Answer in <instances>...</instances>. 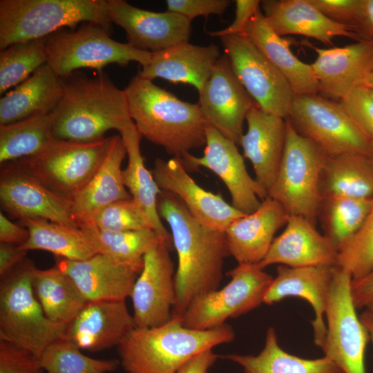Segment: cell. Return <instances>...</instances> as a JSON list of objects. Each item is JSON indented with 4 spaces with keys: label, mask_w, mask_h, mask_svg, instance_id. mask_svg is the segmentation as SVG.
Instances as JSON below:
<instances>
[{
    "label": "cell",
    "mask_w": 373,
    "mask_h": 373,
    "mask_svg": "<svg viewBox=\"0 0 373 373\" xmlns=\"http://www.w3.org/2000/svg\"><path fill=\"white\" fill-rule=\"evenodd\" d=\"M91 224L109 232L153 230L149 216L132 198L108 205L97 214Z\"/></svg>",
    "instance_id": "cell-43"
},
{
    "label": "cell",
    "mask_w": 373,
    "mask_h": 373,
    "mask_svg": "<svg viewBox=\"0 0 373 373\" xmlns=\"http://www.w3.org/2000/svg\"><path fill=\"white\" fill-rule=\"evenodd\" d=\"M231 279L222 288L196 298L181 318L189 328L207 330L223 326L263 303L274 278L258 264H238L227 273Z\"/></svg>",
    "instance_id": "cell-9"
},
{
    "label": "cell",
    "mask_w": 373,
    "mask_h": 373,
    "mask_svg": "<svg viewBox=\"0 0 373 373\" xmlns=\"http://www.w3.org/2000/svg\"><path fill=\"white\" fill-rule=\"evenodd\" d=\"M339 102L358 130L373 142V96L370 90L357 88Z\"/></svg>",
    "instance_id": "cell-44"
},
{
    "label": "cell",
    "mask_w": 373,
    "mask_h": 373,
    "mask_svg": "<svg viewBox=\"0 0 373 373\" xmlns=\"http://www.w3.org/2000/svg\"><path fill=\"white\" fill-rule=\"evenodd\" d=\"M55 265L70 277L88 302L125 300L140 274L102 254L83 260L55 257Z\"/></svg>",
    "instance_id": "cell-24"
},
{
    "label": "cell",
    "mask_w": 373,
    "mask_h": 373,
    "mask_svg": "<svg viewBox=\"0 0 373 373\" xmlns=\"http://www.w3.org/2000/svg\"><path fill=\"white\" fill-rule=\"evenodd\" d=\"M368 155L372 159V160L373 161V142H370L369 155Z\"/></svg>",
    "instance_id": "cell-57"
},
{
    "label": "cell",
    "mask_w": 373,
    "mask_h": 373,
    "mask_svg": "<svg viewBox=\"0 0 373 373\" xmlns=\"http://www.w3.org/2000/svg\"><path fill=\"white\" fill-rule=\"evenodd\" d=\"M151 173L162 191L176 195L193 217L208 228L224 232L233 220L245 215L219 193L208 191L195 183L178 158H157Z\"/></svg>",
    "instance_id": "cell-19"
},
{
    "label": "cell",
    "mask_w": 373,
    "mask_h": 373,
    "mask_svg": "<svg viewBox=\"0 0 373 373\" xmlns=\"http://www.w3.org/2000/svg\"><path fill=\"white\" fill-rule=\"evenodd\" d=\"M260 2L258 0L235 1L236 12L233 22L224 29L208 32V34L219 38L227 35L245 36L250 19L260 8Z\"/></svg>",
    "instance_id": "cell-48"
},
{
    "label": "cell",
    "mask_w": 373,
    "mask_h": 373,
    "mask_svg": "<svg viewBox=\"0 0 373 373\" xmlns=\"http://www.w3.org/2000/svg\"><path fill=\"white\" fill-rule=\"evenodd\" d=\"M350 274L336 266L325 317L327 333L321 350L343 373H366L365 356L370 334L356 314Z\"/></svg>",
    "instance_id": "cell-12"
},
{
    "label": "cell",
    "mask_w": 373,
    "mask_h": 373,
    "mask_svg": "<svg viewBox=\"0 0 373 373\" xmlns=\"http://www.w3.org/2000/svg\"><path fill=\"white\" fill-rule=\"evenodd\" d=\"M220 39L234 74L258 106L287 118L295 95L283 75L246 36Z\"/></svg>",
    "instance_id": "cell-13"
},
{
    "label": "cell",
    "mask_w": 373,
    "mask_h": 373,
    "mask_svg": "<svg viewBox=\"0 0 373 373\" xmlns=\"http://www.w3.org/2000/svg\"><path fill=\"white\" fill-rule=\"evenodd\" d=\"M93 239L98 254L141 272L145 254L163 240L153 230L109 232L92 224L81 227Z\"/></svg>",
    "instance_id": "cell-38"
},
{
    "label": "cell",
    "mask_w": 373,
    "mask_h": 373,
    "mask_svg": "<svg viewBox=\"0 0 373 373\" xmlns=\"http://www.w3.org/2000/svg\"><path fill=\"white\" fill-rule=\"evenodd\" d=\"M45 38L12 44L0 53V93L20 84L46 64Z\"/></svg>",
    "instance_id": "cell-41"
},
{
    "label": "cell",
    "mask_w": 373,
    "mask_h": 373,
    "mask_svg": "<svg viewBox=\"0 0 373 373\" xmlns=\"http://www.w3.org/2000/svg\"><path fill=\"white\" fill-rule=\"evenodd\" d=\"M221 56L217 45L197 46L185 41L153 52L150 62L137 75L151 81L159 77L187 84L200 93Z\"/></svg>",
    "instance_id": "cell-28"
},
{
    "label": "cell",
    "mask_w": 373,
    "mask_h": 373,
    "mask_svg": "<svg viewBox=\"0 0 373 373\" xmlns=\"http://www.w3.org/2000/svg\"><path fill=\"white\" fill-rule=\"evenodd\" d=\"M362 0H309L310 3L330 20L354 30Z\"/></svg>",
    "instance_id": "cell-47"
},
{
    "label": "cell",
    "mask_w": 373,
    "mask_h": 373,
    "mask_svg": "<svg viewBox=\"0 0 373 373\" xmlns=\"http://www.w3.org/2000/svg\"><path fill=\"white\" fill-rule=\"evenodd\" d=\"M56 138L50 114L0 125V163L36 155Z\"/></svg>",
    "instance_id": "cell-37"
},
{
    "label": "cell",
    "mask_w": 373,
    "mask_h": 373,
    "mask_svg": "<svg viewBox=\"0 0 373 373\" xmlns=\"http://www.w3.org/2000/svg\"><path fill=\"white\" fill-rule=\"evenodd\" d=\"M198 93V104L207 122L240 144L247 115L257 104L234 74L225 55Z\"/></svg>",
    "instance_id": "cell-17"
},
{
    "label": "cell",
    "mask_w": 373,
    "mask_h": 373,
    "mask_svg": "<svg viewBox=\"0 0 373 373\" xmlns=\"http://www.w3.org/2000/svg\"><path fill=\"white\" fill-rule=\"evenodd\" d=\"M39 358L46 373H108L116 370L120 364L116 359L88 356L64 338L48 345Z\"/></svg>",
    "instance_id": "cell-40"
},
{
    "label": "cell",
    "mask_w": 373,
    "mask_h": 373,
    "mask_svg": "<svg viewBox=\"0 0 373 373\" xmlns=\"http://www.w3.org/2000/svg\"><path fill=\"white\" fill-rule=\"evenodd\" d=\"M95 23L110 30L105 0H1L0 49Z\"/></svg>",
    "instance_id": "cell-5"
},
{
    "label": "cell",
    "mask_w": 373,
    "mask_h": 373,
    "mask_svg": "<svg viewBox=\"0 0 373 373\" xmlns=\"http://www.w3.org/2000/svg\"><path fill=\"white\" fill-rule=\"evenodd\" d=\"M180 160L186 171L203 167L218 175L229 192L231 205L244 214L256 211L268 196L249 174L236 144L209 124L203 155L196 157L188 153Z\"/></svg>",
    "instance_id": "cell-15"
},
{
    "label": "cell",
    "mask_w": 373,
    "mask_h": 373,
    "mask_svg": "<svg viewBox=\"0 0 373 373\" xmlns=\"http://www.w3.org/2000/svg\"><path fill=\"white\" fill-rule=\"evenodd\" d=\"M285 121V149L268 196L289 216H302L315 223L322 202L321 178L327 156L297 132L288 117Z\"/></svg>",
    "instance_id": "cell-7"
},
{
    "label": "cell",
    "mask_w": 373,
    "mask_h": 373,
    "mask_svg": "<svg viewBox=\"0 0 373 373\" xmlns=\"http://www.w3.org/2000/svg\"><path fill=\"white\" fill-rule=\"evenodd\" d=\"M111 136L79 142L56 139L39 154L18 160L45 186L72 202L100 166Z\"/></svg>",
    "instance_id": "cell-10"
},
{
    "label": "cell",
    "mask_w": 373,
    "mask_h": 373,
    "mask_svg": "<svg viewBox=\"0 0 373 373\" xmlns=\"http://www.w3.org/2000/svg\"><path fill=\"white\" fill-rule=\"evenodd\" d=\"M168 11L178 13L190 21L194 18L211 15L221 16L229 7V0H167Z\"/></svg>",
    "instance_id": "cell-46"
},
{
    "label": "cell",
    "mask_w": 373,
    "mask_h": 373,
    "mask_svg": "<svg viewBox=\"0 0 373 373\" xmlns=\"http://www.w3.org/2000/svg\"><path fill=\"white\" fill-rule=\"evenodd\" d=\"M368 89H369V88H368ZM369 90H370V91L372 95L373 96V90H370V89H369Z\"/></svg>",
    "instance_id": "cell-58"
},
{
    "label": "cell",
    "mask_w": 373,
    "mask_h": 373,
    "mask_svg": "<svg viewBox=\"0 0 373 373\" xmlns=\"http://www.w3.org/2000/svg\"><path fill=\"white\" fill-rule=\"evenodd\" d=\"M336 266L349 272L352 280L363 278L373 269V198L362 226L338 251Z\"/></svg>",
    "instance_id": "cell-42"
},
{
    "label": "cell",
    "mask_w": 373,
    "mask_h": 373,
    "mask_svg": "<svg viewBox=\"0 0 373 373\" xmlns=\"http://www.w3.org/2000/svg\"><path fill=\"white\" fill-rule=\"evenodd\" d=\"M364 87L373 90V68L365 82Z\"/></svg>",
    "instance_id": "cell-55"
},
{
    "label": "cell",
    "mask_w": 373,
    "mask_h": 373,
    "mask_svg": "<svg viewBox=\"0 0 373 373\" xmlns=\"http://www.w3.org/2000/svg\"><path fill=\"white\" fill-rule=\"evenodd\" d=\"M372 199H322L319 213H322L324 235L338 251L351 240L362 226L370 209Z\"/></svg>",
    "instance_id": "cell-39"
},
{
    "label": "cell",
    "mask_w": 373,
    "mask_h": 373,
    "mask_svg": "<svg viewBox=\"0 0 373 373\" xmlns=\"http://www.w3.org/2000/svg\"><path fill=\"white\" fill-rule=\"evenodd\" d=\"M289 214L267 196L258 208L233 220L224 231L230 256L238 264H258L265 257L277 231L285 226Z\"/></svg>",
    "instance_id": "cell-25"
},
{
    "label": "cell",
    "mask_w": 373,
    "mask_h": 373,
    "mask_svg": "<svg viewBox=\"0 0 373 373\" xmlns=\"http://www.w3.org/2000/svg\"><path fill=\"white\" fill-rule=\"evenodd\" d=\"M287 117L297 132L314 142L327 157L369 155L370 140L340 102L318 94L295 96Z\"/></svg>",
    "instance_id": "cell-11"
},
{
    "label": "cell",
    "mask_w": 373,
    "mask_h": 373,
    "mask_svg": "<svg viewBox=\"0 0 373 373\" xmlns=\"http://www.w3.org/2000/svg\"><path fill=\"white\" fill-rule=\"evenodd\" d=\"M119 133L128 157L127 166L122 170L124 184L129 191L132 198L149 216L155 232L172 250L173 245L171 232L163 224L157 208V198L162 190L156 183L151 171L144 165L140 151L142 136L134 122Z\"/></svg>",
    "instance_id": "cell-32"
},
{
    "label": "cell",
    "mask_w": 373,
    "mask_h": 373,
    "mask_svg": "<svg viewBox=\"0 0 373 373\" xmlns=\"http://www.w3.org/2000/svg\"><path fill=\"white\" fill-rule=\"evenodd\" d=\"M285 119L267 114L256 105L247 115V130L240 141L245 157L253 166L256 180L267 195L285 149Z\"/></svg>",
    "instance_id": "cell-26"
},
{
    "label": "cell",
    "mask_w": 373,
    "mask_h": 373,
    "mask_svg": "<svg viewBox=\"0 0 373 373\" xmlns=\"http://www.w3.org/2000/svg\"><path fill=\"white\" fill-rule=\"evenodd\" d=\"M221 357L238 364L244 373H343L325 356L307 359L285 352L273 327L267 329L265 345L258 354H229Z\"/></svg>",
    "instance_id": "cell-35"
},
{
    "label": "cell",
    "mask_w": 373,
    "mask_h": 373,
    "mask_svg": "<svg viewBox=\"0 0 373 373\" xmlns=\"http://www.w3.org/2000/svg\"><path fill=\"white\" fill-rule=\"evenodd\" d=\"M108 32L95 23L59 30L45 37L46 64L58 76L66 77L84 68L101 72L112 64L124 66L136 61L143 67L150 62L152 52L117 41Z\"/></svg>",
    "instance_id": "cell-8"
},
{
    "label": "cell",
    "mask_w": 373,
    "mask_h": 373,
    "mask_svg": "<svg viewBox=\"0 0 373 373\" xmlns=\"http://www.w3.org/2000/svg\"><path fill=\"white\" fill-rule=\"evenodd\" d=\"M322 199L373 198V161L364 154L327 157L321 178Z\"/></svg>",
    "instance_id": "cell-34"
},
{
    "label": "cell",
    "mask_w": 373,
    "mask_h": 373,
    "mask_svg": "<svg viewBox=\"0 0 373 373\" xmlns=\"http://www.w3.org/2000/svg\"><path fill=\"white\" fill-rule=\"evenodd\" d=\"M63 92V79L47 64L0 99V125L51 113Z\"/></svg>",
    "instance_id": "cell-31"
},
{
    "label": "cell",
    "mask_w": 373,
    "mask_h": 373,
    "mask_svg": "<svg viewBox=\"0 0 373 373\" xmlns=\"http://www.w3.org/2000/svg\"><path fill=\"white\" fill-rule=\"evenodd\" d=\"M28 251L20 246L0 242V277H3L10 271L26 258Z\"/></svg>",
    "instance_id": "cell-52"
},
{
    "label": "cell",
    "mask_w": 373,
    "mask_h": 373,
    "mask_svg": "<svg viewBox=\"0 0 373 373\" xmlns=\"http://www.w3.org/2000/svg\"><path fill=\"white\" fill-rule=\"evenodd\" d=\"M63 79V92L50 113L57 140L88 142L104 138L111 129L120 132L133 122L124 90L102 71L94 77L73 73Z\"/></svg>",
    "instance_id": "cell-3"
},
{
    "label": "cell",
    "mask_w": 373,
    "mask_h": 373,
    "mask_svg": "<svg viewBox=\"0 0 373 373\" xmlns=\"http://www.w3.org/2000/svg\"><path fill=\"white\" fill-rule=\"evenodd\" d=\"M359 41L373 43V0H362L360 13L354 27Z\"/></svg>",
    "instance_id": "cell-51"
},
{
    "label": "cell",
    "mask_w": 373,
    "mask_h": 373,
    "mask_svg": "<svg viewBox=\"0 0 373 373\" xmlns=\"http://www.w3.org/2000/svg\"><path fill=\"white\" fill-rule=\"evenodd\" d=\"M126 155L121 135L111 136L98 170L72 200V214L80 229L91 224L97 214L108 205L132 198L122 179V164Z\"/></svg>",
    "instance_id": "cell-29"
},
{
    "label": "cell",
    "mask_w": 373,
    "mask_h": 373,
    "mask_svg": "<svg viewBox=\"0 0 373 373\" xmlns=\"http://www.w3.org/2000/svg\"><path fill=\"white\" fill-rule=\"evenodd\" d=\"M260 8L266 21L278 35H301L333 46V39L344 37L359 41L350 26L325 17L309 0H263Z\"/></svg>",
    "instance_id": "cell-27"
},
{
    "label": "cell",
    "mask_w": 373,
    "mask_h": 373,
    "mask_svg": "<svg viewBox=\"0 0 373 373\" xmlns=\"http://www.w3.org/2000/svg\"><path fill=\"white\" fill-rule=\"evenodd\" d=\"M232 327L207 330L185 327L180 319L149 328L135 327L117 347L120 364L126 373H176L196 354L231 343Z\"/></svg>",
    "instance_id": "cell-4"
},
{
    "label": "cell",
    "mask_w": 373,
    "mask_h": 373,
    "mask_svg": "<svg viewBox=\"0 0 373 373\" xmlns=\"http://www.w3.org/2000/svg\"><path fill=\"white\" fill-rule=\"evenodd\" d=\"M218 357L213 350L203 351L184 363L176 373H209Z\"/></svg>",
    "instance_id": "cell-53"
},
{
    "label": "cell",
    "mask_w": 373,
    "mask_h": 373,
    "mask_svg": "<svg viewBox=\"0 0 373 373\" xmlns=\"http://www.w3.org/2000/svg\"><path fill=\"white\" fill-rule=\"evenodd\" d=\"M29 238L28 230L12 222L2 211L0 213V242L23 245Z\"/></svg>",
    "instance_id": "cell-50"
},
{
    "label": "cell",
    "mask_w": 373,
    "mask_h": 373,
    "mask_svg": "<svg viewBox=\"0 0 373 373\" xmlns=\"http://www.w3.org/2000/svg\"><path fill=\"white\" fill-rule=\"evenodd\" d=\"M36 265L26 258L0 281V340L39 357L51 343L65 338L67 325L51 321L36 298L32 284Z\"/></svg>",
    "instance_id": "cell-6"
},
{
    "label": "cell",
    "mask_w": 373,
    "mask_h": 373,
    "mask_svg": "<svg viewBox=\"0 0 373 373\" xmlns=\"http://www.w3.org/2000/svg\"><path fill=\"white\" fill-rule=\"evenodd\" d=\"M350 289L355 307L365 308L373 300V269L363 278L352 280Z\"/></svg>",
    "instance_id": "cell-49"
},
{
    "label": "cell",
    "mask_w": 373,
    "mask_h": 373,
    "mask_svg": "<svg viewBox=\"0 0 373 373\" xmlns=\"http://www.w3.org/2000/svg\"><path fill=\"white\" fill-rule=\"evenodd\" d=\"M107 9L111 23L125 30L136 49L153 53L189 39L191 21L178 13L151 12L124 0H107Z\"/></svg>",
    "instance_id": "cell-18"
},
{
    "label": "cell",
    "mask_w": 373,
    "mask_h": 373,
    "mask_svg": "<svg viewBox=\"0 0 373 373\" xmlns=\"http://www.w3.org/2000/svg\"><path fill=\"white\" fill-rule=\"evenodd\" d=\"M32 288L46 316L52 322L68 325L87 303L73 280L57 265L36 267Z\"/></svg>",
    "instance_id": "cell-36"
},
{
    "label": "cell",
    "mask_w": 373,
    "mask_h": 373,
    "mask_svg": "<svg viewBox=\"0 0 373 373\" xmlns=\"http://www.w3.org/2000/svg\"><path fill=\"white\" fill-rule=\"evenodd\" d=\"M0 373H46L38 356L14 343L0 340Z\"/></svg>",
    "instance_id": "cell-45"
},
{
    "label": "cell",
    "mask_w": 373,
    "mask_h": 373,
    "mask_svg": "<svg viewBox=\"0 0 373 373\" xmlns=\"http://www.w3.org/2000/svg\"><path fill=\"white\" fill-rule=\"evenodd\" d=\"M124 90L130 117L142 137L178 159L206 145L208 123L198 103L182 101L137 75Z\"/></svg>",
    "instance_id": "cell-2"
},
{
    "label": "cell",
    "mask_w": 373,
    "mask_h": 373,
    "mask_svg": "<svg viewBox=\"0 0 373 373\" xmlns=\"http://www.w3.org/2000/svg\"><path fill=\"white\" fill-rule=\"evenodd\" d=\"M18 224L29 231L28 240L21 247L43 250L55 257L83 260L98 254L91 237L83 229L39 218L19 220Z\"/></svg>",
    "instance_id": "cell-33"
},
{
    "label": "cell",
    "mask_w": 373,
    "mask_h": 373,
    "mask_svg": "<svg viewBox=\"0 0 373 373\" xmlns=\"http://www.w3.org/2000/svg\"><path fill=\"white\" fill-rule=\"evenodd\" d=\"M157 208L170 227L178 256L172 317L181 319L196 298L220 287L224 261L230 254L224 232L198 222L174 194L162 191Z\"/></svg>",
    "instance_id": "cell-1"
},
{
    "label": "cell",
    "mask_w": 373,
    "mask_h": 373,
    "mask_svg": "<svg viewBox=\"0 0 373 373\" xmlns=\"http://www.w3.org/2000/svg\"><path fill=\"white\" fill-rule=\"evenodd\" d=\"M338 251L316 228L315 223L289 216L284 231L275 238L264 259L262 269L274 265L289 267L336 266Z\"/></svg>",
    "instance_id": "cell-23"
},
{
    "label": "cell",
    "mask_w": 373,
    "mask_h": 373,
    "mask_svg": "<svg viewBox=\"0 0 373 373\" xmlns=\"http://www.w3.org/2000/svg\"><path fill=\"white\" fill-rule=\"evenodd\" d=\"M135 327L125 300L89 301L67 325L64 338L95 352L117 347Z\"/></svg>",
    "instance_id": "cell-22"
},
{
    "label": "cell",
    "mask_w": 373,
    "mask_h": 373,
    "mask_svg": "<svg viewBox=\"0 0 373 373\" xmlns=\"http://www.w3.org/2000/svg\"><path fill=\"white\" fill-rule=\"evenodd\" d=\"M0 204L19 220L39 218L80 228L72 214V202L48 189L18 160L1 164Z\"/></svg>",
    "instance_id": "cell-14"
},
{
    "label": "cell",
    "mask_w": 373,
    "mask_h": 373,
    "mask_svg": "<svg viewBox=\"0 0 373 373\" xmlns=\"http://www.w3.org/2000/svg\"><path fill=\"white\" fill-rule=\"evenodd\" d=\"M245 36L283 75L295 96L319 93L312 65L300 61L294 55L290 42L275 32L260 8L250 19Z\"/></svg>",
    "instance_id": "cell-30"
},
{
    "label": "cell",
    "mask_w": 373,
    "mask_h": 373,
    "mask_svg": "<svg viewBox=\"0 0 373 373\" xmlns=\"http://www.w3.org/2000/svg\"><path fill=\"white\" fill-rule=\"evenodd\" d=\"M365 308V312L373 320V300Z\"/></svg>",
    "instance_id": "cell-56"
},
{
    "label": "cell",
    "mask_w": 373,
    "mask_h": 373,
    "mask_svg": "<svg viewBox=\"0 0 373 373\" xmlns=\"http://www.w3.org/2000/svg\"><path fill=\"white\" fill-rule=\"evenodd\" d=\"M360 318L362 323L367 327L370 334V341L373 345V320L365 312L361 315Z\"/></svg>",
    "instance_id": "cell-54"
},
{
    "label": "cell",
    "mask_w": 373,
    "mask_h": 373,
    "mask_svg": "<svg viewBox=\"0 0 373 373\" xmlns=\"http://www.w3.org/2000/svg\"><path fill=\"white\" fill-rule=\"evenodd\" d=\"M335 267L294 268L278 265L277 275L263 298V303L267 305H272L289 296L299 297L307 300L312 305L315 314L311 322L314 343L321 349L324 345L327 333L324 315Z\"/></svg>",
    "instance_id": "cell-21"
},
{
    "label": "cell",
    "mask_w": 373,
    "mask_h": 373,
    "mask_svg": "<svg viewBox=\"0 0 373 373\" xmlns=\"http://www.w3.org/2000/svg\"><path fill=\"white\" fill-rule=\"evenodd\" d=\"M316 52L311 64L324 96L339 102L354 90L364 87L373 68V43L360 41L343 47L321 48L309 41L302 42Z\"/></svg>",
    "instance_id": "cell-20"
},
{
    "label": "cell",
    "mask_w": 373,
    "mask_h": 373,
    "mask_svg": "<svg viewBox=\"0 0 373 373\" xmlns=\"http://www.w3.org/2000/svg\"><path fill=\"white\" fill-rule=\"evenodd\" d=\"M170 251L164 242H160L144 256L142 271L130 295L135 327H157L173 318L176 287Z\"/></svg>",
    "instance_id": "cell-16"
}]
</instances>
